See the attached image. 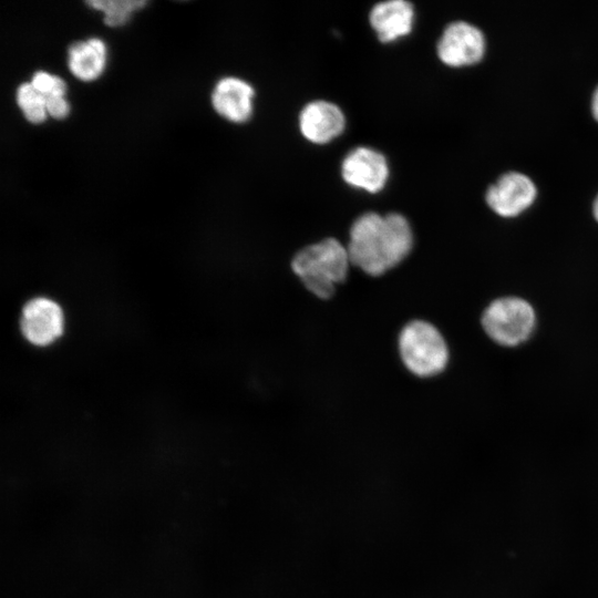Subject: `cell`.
<instances>
[{
	"label": "cell",
	"instance_id": "6da1fadb",
	"mask_svg": "<svg viewBox=\"0 0 598 598\" xmlns=\"http://www.w3.org/2000/svg\"><path fill=\"white\" fill-rule=\"evenodd\" d=\"M346 246L353 270L380 279L406 262L414 249V233L402 214L368 212L352 221Z\"/></svg>",
	"mask_w": 598,
	"mask_h": 598
},
{
	"label": "cell",
	"instance_id": "7a4b0ae2",
	"mask_svg": "<svg viewBox=\"0 0 598 598\" xmlns=\"http://www.w3.org/2000/svg\"><path fill=\"white\" fill-rule=\"evenodd\" d=\"M289 269L301 288L320 302L334 299L353 271L346 244L336 237L300 247L291 256Z\"/></svg>",
	"mask_w": 598,
	"mask_h": 598
},
{
	"label": "cell",
	"instance_id": "3957f363",
	"mask_svg": "<svg viewBox=\"0 0 598 598\" xmlns=\"http://www.w3.org/2000/svg\"><path fill=\"white\" fill-rule=\"evenodd\" d=\"M395 348L403 370L419 381L441 375L450 363V347L443 332L422 317L412 318L401 326Z\"/></svg>",
	"mask_w": 598,
	"mask_h": 598
},
{
	"label": "cell",
	"instance_id": "277c9868",
	"mask_svg": "<svg viewBox=\"0 0 598 598\" xmlns=\"http://www.w3.org/2000/svg\"><path fill=\"white\" fill-rule=\"evenodd\" d=\"M536 322L533 307L524 299L506 297L494 300L483 312L482 326L496 343L515 347L532 334Z\"/></svg>",
	"mask_w": 598,
	"mask_h": 598
},
{
	"label": "cell",
	"instance_id": "5b68a950",
	"mask_svg": "<svg viewBox=\"0 0 598 598\" xmlns=\"http://www.w3.org/2000/svg\"><path fill=\"white\" fill-rule=\"evenodd\" d=\"M485 52V38L475 25L465 21L450 23L437 42V55L451 66L468 65L481 60Z\"/></svg>",
	"mask_w": 598,
	"mask_h": 598
},
{
	"label": "cell",
	"instance_id": "8992f818",
	"mask_svg": "<svg viewBox=\"0 0 598 598\" xmlns=\"http://www.w3.org/2000/svg\"><path fill=\"white\" fill-rule=\"evenodd\" d=\"M341 175L352 187L378 193L388 181L389 165L385 157L375 150L357 147L342 161Z\"/></svg>",
	"mask_w": 598,
	"mask_h": 598
},
{
	"label": "cell",
	"instance_id": "52a82bcc",
	"mask_svg": "<svg viewBox=\"0 0 598 598\" xmlns=\"http://www.w3.org/2000/svg\"><path fill=\"white\" fill-rule=\"evenodd\" d=\"M532 179L518 172H508L489 186L486 202L498 215L512 217L526 209L536 197Z\"/></svg>",
	"mask_w": 598,
	"mask_h": 598
},
{
	"label": "cell",
	"instance_id": "ba28073f",
	"mask_svg": "<svg viewBox=\"0 0 598 598\" xmlns=\"http://www.w3.org/2000/svg\"><path fill=\"white\" fill-rule=\"evenodd\" d=\"M21 330L28 341L48 346L63 332V313L60 306L47 298L30 300L22 310Z\"/></svg>",
	"mask_w": 598,
	"mask_h": 598
},
{
	"label": "cell",
	"instance_id": "9c48e42d",
	"mask_svg": "<svg viewBox=\"0 0 598 598\" xmlns=\"http://www.w3.org/2000/svg\"><path fill=\"white\" fill-rule=\"evenodd\" d=\"M346 118L336 104L328 101H313L307 104L299 115L301 134L316 144L328 143L342 133Z\"/></svg>",
	"mask_w": 598,
	"mask_h": 598
},
{
	"label": "cell",
	"instance_id": "30bf717a",
	"mask_svg": "<svg viewBox=\"0 0 598 598\" xmlns=\"http://www.w3.org/2000/svg\"><path fill=\"white\" fill-rule=\"evenodd\" d=\"M254 89L238 78L219 80L212 94L214 110L234 123L246 122L252 112Z\"/></svg>",
	"mask_w": 598,
	"mask_h": 598
},
{
	"label": "cell",
	"instance_id": "8fae6325",
	"mask_svg": "<svg viewBox=\"0 0 598 598\" xmlns=\"http://www.w3.org/2000/svg\"><path fill=\"white\" fill-rule=\"evenodd\" d=\"M369 20L379 40L388 43L411 32L414 9L404 0L383 1L371 9Z\"/></svg>",
	"mask_w": 598,
	"mask_h": 598
},
{
	"label": "cell",
	"instance_id": "7c38bea8",
	"mask_svg": "<svg viewBox=\"0 0 598 598\" xmlns=\"http://www.w3.org/2000/svg\"><path fill=\"white\" fill-rule=\"evenodd\" d=\"M106 49L97 38L72 43L68 49V66L79 80H95L104 70Z\"/></svg>",
	"mask_w": 598,
	"mask_h": 598
},
{
	"label": "cell",
	"instance_id": "4fadbf2b",
	"mask_svg": "<svg viewBox=\"0 0 598 598\" xmlns=\"http://www.w3.org/2000/svg\"><path fill=\"white\" fill-rule=\"evenodd\" d=\"M86 4L104 13V23L118 27L126 23L131 13L146 4L144 0H94Z\"/></svg>",
	"mask_w": 598,
	"mask_h": 598
},
{
	"label": "cell",
	"instance_id": "5bb4252c",
	"mask_svg": "<svg viewBox=\"0 0 598 598\" xmlns=\"http://www.w3.org/2000/svg\"><path fill=\"white\" fill-rule=\"evenodd\" d=\"M17 103L30 123L39 124L45 120V97L35 91L30 83H21L18 86Z\"/></svg>",
	"mask_w": 598,
	"mask_h": 598
},
{
	"label": "cell",
	"instance_id": "9a60e30c",
	"mask_svg": "<svg viewBox=\"0 0 598 598\" xmlns=\"http://www.w3.org/2000/svg\"><path fill=\"white\" fill-rule=\"evenodd\" d=\"M30 84L44 97L64 96L65 93L64 81L56 75H51L43 71L35 72Z\"/></svg>",
	"mask_w": 598,
	"mask_h": 598
},
{
	"label": "cell",
	"instance_id": "2e32d148",
	"mask_svg": "<svg viewBox=\"0 0 598 598\" xmlns=\"http://www.w3.org/2000/svg\"><path fill=\"white\" fill-rule=\"evenodd\" d=\"M45 111L51 117L62 120L69 114L70 107L64 96L45 97Z\"/></svg>",
	"mask_w": 598,
	"mask_h": 598
},
{
	"label": "cell",
	"instance_id": "e0dca14e",
	"mask_svg": "<svg viewBox=\"0 0 598 598\" xmlns=\"http://www.w3.org/2000/svg\"><path fill=\"white\" fill-rule=\"evenodd\" d=\"M591 110L595 118L598 121V87L592 95Z\"/></svg>",
	"mask_w": 598,
	"mask_h": 598
},
{
	"label": "cell",
	"instance_id": "ac0fdd59",
	"mask_svg": "<svg viewBox=\"0 0 598 598\" xmlns=\"http://www.w3.org/2000/svg\"><path fill=\"white\" fill-rule=\"evenodd\" d=\"M594 215H595V218L598 220V196L596 197L594 202Z\"/></svg>",
	"mask_w": 598,
	"mask_h": 598
}]
</instances>
